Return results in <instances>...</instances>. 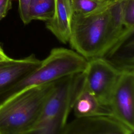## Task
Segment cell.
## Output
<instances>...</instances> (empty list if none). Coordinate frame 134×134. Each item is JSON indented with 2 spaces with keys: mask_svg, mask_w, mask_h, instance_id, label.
I'll use <instances>...</instances> for the list:
<instances>
[{
  "mask_svg": "<svg viewBox=\"0 0 134 134\" xmlns=\"http://www.w3.org/2000/svg\"><path fill=\"white\" fill-rule=\"evenodd\" d=\"M124 0H109L98 9L85 14H73L69 42L87 60L104 58L121 40L133 34L124 28L121 12Z\"/></svg>",
  "mask_w": 134,
  "mask_h": 134,
  "instance_id": "1",
  "label": "cell"
},
{
  "mask_svg": "<svg viewBox=\"0 0 134 134\" xmlns=\"http://www.w3.org/2000/svg\"><path fill=\"white\" fill-rule=\"evenodd\" d=\"M57 82L24 90L2 100L0 134L29 132L38 120Z\"/></svg>",
  "mask_w": 134,
  "mask_h": 134,
  "instance_id": "2",
  "label": "cell"
},
{
  "mask_svg": "<svg viewBox=\"0 0 134 134\" xmlns=\"http://www.w3.org/2000/svg\"><path fill=\"white\" fill-rule=\"evenodd\" d=\"M87 60L74 50L52 49L40 64L22 80L0 95V102L7 97L24 90L55 82L62 78L82 73Z\"/></svg>",
  "mask_w": 134,
  "mask_h": 134,
  "instance_id": "3",
  "label": "cell"
},
{
  "mask_svg": "<svg viewBox=\"0 0 134 134\" xmlns=\"http://www.w3.org/2000/svg\"><path fill=\"white\" fill-rule=\"evenodd\" d=\"M82 78L81 73L57 81L38 120L26 134H63Z\"/></svg>",
  "mask_w": 134,
  "mask_h": 134,
  "instance_id": "4",
  "label": "cell"
},
{
  "mask_svg": "<svg viewBox=\"0 0 134 134\" xmlns=\"http://www.w3.org/2000/svg\"><path fill=\"white\" fill-rule=\"evenodd\" d=\"M121 73L106 59L98 58L87 60L82 74L90 90L103 105L109 108L110 98Z\"/></svg>",
  "mask_w": 134,
  "mask_h": 134,
  "instance_id": "5",
  "label": "cell"
},
{
  "mask_svg": "<svg viewBox=\"0 0 134 134\" xmlns=\"http://www.w3.org/2000/svg\"><path fill=\"white\" fill-rule=\"evenodd\" d=\"M109 107L114 118L134 130V71L121 72Z\"/></svg>",
  "mask_w": 134,
  "mask_h": 134,
  "instance_id": "6",
  "label": "cell"
},
{
  "mask_svg": "<svg viewBox=\"0 0 134 134\" xmlns=\"http://www.w3.org/2000/svg\"><path fill=\"white\" fill-rule=\"evenodd\" d=\"M129 128L112 116L75 117L68 122L63 134H133Z\"/></svg>",
  "mask_w": 134,
  "mask_h": 134,
  "instance_id": "7",
  "label": "cell"
},
{
  "mask_svg": "<svg viewBox=\"0 0 134 134\" xmlns=\"http://www.w3.org/2000/svg\"><path fill=\"white\" fill-rule=\"evenodd\" d=\"M41 61L31 54L22 59L0 62V95L36 69Z\"/></svg>",
  "mask_w": 134,
  "mask_h": 134,
  "instance_id": "8",
  "label": "cell"
},
{
  "mask_svg": "<svg viewBox=\"0 0 134 134\" xmlns=\"http://www.w3.org/2000/svg\"><path fill=\"white\" fill-rule=\"evenodd\" d=\"M71 111L75 117L112 116L109 108L103 105L88 87L83 76L74 97Z\"/></svg>",
  "mask_w": 134,
  "mask_h": 134,
  "instance_id": "9",
  "label": "cell"
},
{
  "mask_svg": "<svg viewBox=\"0 0 134 134\" xmlns=\"http://www.w3.org/2000/svg\"><path fill=\"white\" fill-rule=\"evenodd\" d=\"M72 15L71 0H55L54 15L46 21L47 28L63 43L69 41Z\"/></svg>",
  "mask_w": 134,
  "mask_h": 134,
  "instance_id": "10",
  "label": "cell"
},
{
  "mask_svg": "<svg viewBox=\"0 0 134 134\" xmlns=\"http://www.w3.org/2000/svg\"><path fill=\"white\" fill-rule=\"evenodd\" d=\"M120 41L105 58L121 72L134 71L133 38Z\"/></svg>",
  "mask_w": 134,
  "mask_h": 134,
  "instance_id": "11",
  "label": "cell"
},
{
  "mask_svg": "<svg viewBox=\"0 0 134 134\" xmlns=\"http://www.w3.org/2000/svg\"><path fill=\"white\" fill-rule=\"evenodd\" d=\"M55 0H30L29 17L32 20L48 21L54 15Z\"/></svg>",
  "mask_w": 134,
  "mask_h": 134,
  "instance_id": "12",
  "label": "cell"
},
{
  "mask_svg": "<svg viewBox=\"0 0 134 134\" xmlns=\"http://www.w3.org/2000/svg\"><path fill=\"white\" fill-rule=\"evenodd\" d=\"M73 14H85L93 12L105 5L109 0H71Z\"/></svg>",
  "mask_w": 134,
  "mask_h": 134,
  "instance_id": "13",
  "label": "cell"
},
{
  "mask_svg": "<svg viewBox=\"0 0 134 134\" xmlns=\"http://www.w3.org/2000/svg\"><path fill=\"white\" fill-rule=\"evenodd\" d=\"M121 20L124 28L134 29V0H124Z\"/></svg>",
  "mask_w": 134,
  "mask_h": 134,
  "instance_id": "14",
  "label": "cell"
},
{
  "mask_svg": "<svg viewBox=\"0 0 134 134\" xmlns=\"http://www.w3.org/2000/svg\"><path fill=\"white\" fill-rule=\"evenodd\" d=\"M30 2V0H18L19 15L24 24H27L31 21L29 17V6Z\"/></svg>",
  "mask_w": 134,
  "mask_h": 134,
  "instance_id": "15",
  "label": "cell"
},
{
  "mask_svg": "<svg viewBox=\"0 0 134 134\" xmlns=\"http://www.w3.org/2000/svg\"><path fill=\"white\" fill-rule=\"evenodd\" d=\"M12 0H0V15L5 17L12 7Z\"/></svg>",
  "mask_w": 134,
  "mask_h": 134,
  "instance_id": "16",
  "label": "cell"
},
{
  "mask_svg": "<svg viewBox=\"0 0 134 134\" xmlns=\"http://www.w3.org/2000/svg\"><path fill=\"white\" fill-rule=\"evenodd\" d=\"M12 58L8 56L4 51L3 50V48L0 45V62H4V61H7L11 60Z\"/></svg>",
  "mask_w": 134,
  "mask_h": 134,
  "instance_id": "17",
  "label": "cell"
},
{
  "mask_svg": "<svg viewBox=\"0 0 134 134\" xmlns=\"http://www.w3.org/2000/svg\"><path fill=\"white\" fill-rule=\"evenodd\" d=\"M4 17H4V16H3V15H0V20H1L2 19H3Z\"/></svg>",
  "mask_w": 134,
  "mask_h": 134,
  "instance_id": "18",
  "label": "cell"
},
{
  "mask_svg": "<svg viewBox=\"0 0 134 134\" xmlns=\"http://www.w3.org/2000/svg\"><path fill=\"white\" fill-rule=\"evenodd\" d=\"M101 1H108V0H101Z\"/></svg>",
  "mask_w": 134,
  "mask_h": 134,
  "instance_id": "19",
  "label": "cell"
}]
</instances>
